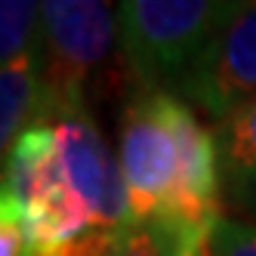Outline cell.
Masks as SVG:
<instances>
[{
  "instance_id": "2",
  "label": "cell",
  "mask_w": 256,
  "mask_h": 256,
  "mask_svg": "<svg viewBox=\"0 0 256 256\" xmlns=\"http://www.w3.org/2000/svg\"><path fill=\"white\" fill-rule=\"evenodd\" d=\"M232 0H120V50L142 90H176L226 22Z\"/></svg>"
},
{
  "instance_id": "7",
  "label": "cell",
  "mask_w": 256,
  "mask_h": 256,
  "mask_svg": "<svg viewBox=\"0 0 256 256\" xmlns=\"http://www.w3.org/2000/svg\"><path fill=\"white\" fill-rule=\"evenodd\" d=\"M0 145L4 154L16 145L22 133L34 126H52L56 99L44 78V59H19L0 71Z\"/></svg>"
},
{
  "instance_id": "12",
  "label": "cell",
  "mask_w": 256,
  "mask_h": 256,
  "mask_svg": "<svg viewBox=\"0 0 256 256\" xmlns=\"http://www.w3.org/2000/svg\"><path fill=\"white\" fill-rule=\"evenodd\" d=\"M210 226L170 228V256H210Z\"/></svg>"
},
{
  "instance_id": "1",
  "label": "cell",
  "mask_w": 256,
  "mask_h": 256,
  "mask_svg": "<svg viewBox=\"0 0 256 256\" xmlns=\"http://www.w3.org/2000/svg\"><path fill=\"white\" fill-rule=\"evenodd\" d=\"M118 158L130 219L164 228L210 226L222 216L216 133L173 90H142L120 114Z\"/></svg>"
},
{
  "instance_id": "6",
  "label": "cell",
  "mask_w": 256,
  "mask_h": 256,
  "mask_svg": "<svg viewBox=\"0 0 256 256\" xmlns=\"http://www.w3.org/2000/svg\"><path fill=\"white\" fill-rule=\"evenodd\" d=\"M176 93L216 120L256 96V0H232L226 22Z\"/></svg>"
},
{
  "instance_id": "10",
  "label": "cell",
  "mask_w": 256,
  "mask_h": 256,
  "mask_svg": "<svg viewBox=\"0 0 256 256\" xmlns=\"http://www.w3.org/2000/svg\"><path fill=\"white\" fill-rule=\"evenodd\" d=\"M105 256H170V228L160 222L124 219L112 232V247Z\"/></svg>"
},
{
  "instance_id": "4",
  "label": "cell",
  "mask_w": 256,
  "mask_h": 256,
  "mask_svg": "<svg viewBox=\"0 0 256 256\" xmlns=\"http://www.w3.org/2000/svg\"><path fill=\"white\" fill-rule=\"evenodd\" d=\"M120 38L112 0H44L40 6V59L56 112L84 102L86 80L108 59Z\"/></svg>"
},
{
  "instance_id": "9",
  "label": "cell",
  "mask_w": 256,
  "mask_h": 256,
  "mask_svg": "<svg viewBox=\"0 0 256 256\" xmlns=\"http://www.w3.org/2000/svg\"><path fill=\"white\" fill-rule=\"evenodd\" d=\"M44 0H0V59L4 65L40 56Z\"/></svg>"
},
{
  "instance_id": "13",
  "label": "cell",
  "mask_w": 256,
  "mask_h": 256,
  "mask_svg": "<svg viewBox=\"0 0 256 256\" xmlns=\"http://www.w3.org/2000/svg\"><path fill=\"white\" fill-rule=\"evenodd\" d=\"M228 200L241 210V213H247L250 219H256V173L247 179V182H241V186H234V188H228Z\"/></svg>"
},
{
  "instance_id": "5",
  "label": "cell",
  "mask_w": 256,
  "mask_h": 256,
  "mask_svg": "<svg viewBox=\"0 0 256 256\" xmlns=\"http://www.w3.org/2000/svg\"><path fill=\"white\" fill-rule=\"evenodd\" d=\"M52 130H56L59 160L71 188L90 207L99 228L114 232L124 219H130L126 182L120 158L108 148L102 130L86 108V99L62 105L52 120Z\"/></svg>"
},
{
  "instance_id": "8",
  "label": "cell",
  "mask_w": 256,
  "mask_h": 256,
  "mask_svg": "<svg viewBox=\"0 0 256 256\" xmlns=\"http://www.w3.org/2000/svg\"><path fill=\"white\" fill-rule=\"evenodd\" d=\"M219 167H222L226 192L247 182L256 173V96L241 102L222 120H216Z\"/></svg>"
},
{
  "instance_id": "3",
  "label": "cell",
  "mask_w": 256,
  "mask_h": 256,
  "mask_svg": "<svg viewBox=\"0 0 256 256\" xmlns=\"http://www.w3.org/2000/svg\"><path fill=\"white\" fill-rule=\"evenodd\" d=\"M4 194L19 210L28 244H68L99 228L62 170L52 126L22 133L4 154Z\"/></svg>"
},
{
  "instance_id": "11",
  "label": "cell",
  "mask_w": 256,
  "mask_h": 256,
  "mask_svg": "<svg viewBox=\"0 0 256 256\" xmlns=\"http://www.w3.org/2000/svg\"><path fill=\"white\" fill-rule=\"evenodd\" d=\"M210 256H256V222L219 216L210 228Z\"/></svg>"
}]
</instances>
